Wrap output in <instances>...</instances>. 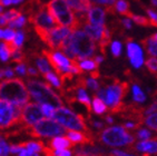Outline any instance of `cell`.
Masks as SVG:
<instances>
[{"label": "cell", "mask_w": 157, "mask_h": 156, "mask_svg": "<svg viewBox=\"0 0 157 156\" xmlns=\"http://www.w3.org/2000/svg\"><path fill=\"white\" fill-rule=\"evenodd\" d=\"M105 28H106L105 25H101V26H96V25L86 24L84 26V31L86 33H88L91 38L94 39L95 41L98 42L100 39H101V36H103Z\"/></svg>", "instance_id": "e0dca14e"}, {"label": "cell", "mask_w": 157, "mask_h": 156, "mask_svg": "<svg viewBox=\"0 0 157 156\" xmlns=\"http://www.w3.org/2000/svg\"><path fill=\"white\" fill-rule=\"evenodd\" d=\"M16 33L17 31H15L13 29H11V28H8V29L5 30V37H3V40L5 41H10V40H13L16 37Z\"/></svg>", "instance_id": "f35d334b"}, {"label": "cell", "mask_w": 157, "mask_h": 156, "mask_svg": "<svg viewBox=\"0 0 157 156\" xmlns=\"http://www.w3.org/2000/svg\"><path fill=\"white\" fill-rule=\"evenodd\" d=\"M2 8H3L2 6H0V14H1V11H2Z\"/></svg>", "instance_id": "91938a15"}, {"label": "cell", "mask_w": 157, "mask_h": 156, "mask_svg": "<svg viewBox=\"0 0 157 156\" xmlns=\"http://www.w3.org/2000/svg\"><path fill=\"white\" fill-rule=\"evenodd\" d=\"M126 48H127V56L130 59V64L135 68H140L142 65L144 64V57H143L142 48L137 45L136 42H134L132 38H127Z\"/></svg>", "instance_id": "7c38bea8"}, {"label": "cell", "mask_w": 157, "mask_h": 156, "mask_svg": "<svg viewBox=\"0 0 157 156\" xmlns=\"http://www.w3.org/2000/svg\"><path fill=\"white\" fill-rule=\"evenodd\" d=\"M142 45L145 48V50L147 51V54L151 57L157 58V41L154 40L151 37H147V38L143 39Z\"/></svg>", "instance_id": "d6986e66"}, {"label": "cell", "mask_w": 157, "mask_h": 156, "mask_svg": "<svg viewBox=\"0 0 157 156\" xmlns=\"http://www.w3.org/2000/svg\"><path fill=\"white\" fill-rule=\"evenodd\" d=\"M87 88H90L91 90H94V92H97V90L99 89L100 86H99V83L97 81V79L95 78H87Z\"/></svg>", "instance_id": "8d00e7d4"}, {"label": "cell", "mask_w": 157, "mask_h": 156, "mask_svg": "<svg viewBox=\"0 0 157 156\" xmlns=\"http://www.w3.org/2000/svg\"><path fill=\"white\" fill-rule=\"evenodd\" d=\"M76 156H78V155H76Z\"/></svg>", "instance_id": "94428289"}, {"label": "cell", "mask_w": 157, "mask_h": 156, "mask_svg": "<svg viewBox=\"0 0 157 156\" xmlns=\"http://www.w3.org/2000/svg\"><path fill=\"white\" fill-rule=\"evenodd\" d=\"M104 59H105V58L101 57V56H95V57H94V60L96 61L97 64H98V65H99V64L101 63V61H103Z\"/></svg>", "instance_id": "11a10c76"}, {"label": "cell", "mask_w": 157, "mask_h": 156, "mask_svg": "<svg viewBox=\"0 0 157 156\" xmlns=\"http://www.w3.org/2000/svg\"><path fill=\"white\" fill-rule=\"evenodd\" d=\"M127 18L132 19L134 22H136L139 26H143V27H151V19L146 18L144 16H139V15H135L133 12L130 11L128 15H127Z\"/></svg>", "instance_id": "cb8c5ba5"}, {"label": "cell", "mask_w": 157, "mask_h": 156, "mask_svg": "<svg viewBox=\"0 0 157 156\" xmlns=\"http://www.w3.org/2000/svg\"><path fill=\"white\" fill-rule=\"evenodd\" d=\"M127 150L130 153H139L140 156L157 155V137L139 141L136 145L127 147Z\"/></svg>", "instance_id": "8fae6325"}, {"label": "cell", "mask_w": 157, "mask_h": 156, "mask_svg": "<svg viewBox=\"0 0 157 156\" xmlns=\"http://www.w3.org/2000/svg\"><path fill=\"white\" fill-rule=\"evenodd\" d=\"M146 12L147 15L149 16V19H151V27H156L157 28V12L154 11V10L149 9V8H146Z\"/></svg>", "instance_id": "74e56055"}, {"label": "cell", "mask_w": 157, "mask_h": 156, "mask_svg": "<svg viewBox=\"0 0 157 156\" xmlns=\"http://www.w3.org/2000/svg\"><path fill=\"white\" fill-rule=\"evenodd\" d=\"M15 76V72L11 68H6L5 69V77L6 78H12Z\"/></svg>", "instance_id": "816d5d0a"}, {"label": "cell", "mask_w": 157, "mask_h": 156, "mask_svg": "<svg viewBox=\"0 0 157 156\" xmlns=\"http://www.w3.org/2000/svg\"><path fill=\"white\" fill-rule=\"evenodd\" d=\"M105 120L107 122V124H113V123H114V118H113L110 114L106 115V116H105Z\"/></svg>", "instance_id": "db71d44e"}, {"label": "cell", "mask_w": 157, "mask_h": 156, "mask_svg": "<svg viewBox=\"0 0 157 156\" xmlns=\"http://www.w3.org/2000/svg\"><path fill=\"white\" fill-rule=\"evenodd\" d=\"M24 40H25L24 33H22V31H17V33H16V37H15V42H16V45L18 46L19 48H21Z\"/></svg>", "instance_id": "b9f144b4"}, {"label": "cell", "mask_w": 157, "mask_h": 156, "mask_svg": "<svg viewBox=\"0 0 157 156\" xmlns=\"http://www.w3.org/2000/svg\"><path fill=\"white\" fill-rule=\"evenodd\" d=\"M5 26H8V20L6 19L5 15L0 14V27H5Z\"/></svg>", "instance_id": "f5cc1de1"}, {"label": "cell", "mask_w": 157, "mask_h": 156, "mask_svg": "<svg viewBox=\"0 0 157 156\" xmlns=\"http://www.w3.org/2000/svg\"><path fill=\"white\" fill-rule=\"evenodd\" d=\"M41 108H42V113H44V115L47 117H52V114H54L55 107H52V106L48 105V104H44V105H41Z\"/></svg>", "instance_id": "ab89813d"}, {"label": "cell", "mask_w": 157, "mask_h": 156, "mask_svg": "<svg viewBox=\"0 0 157 156\" xmlns=\"http://www.w3.org/2000/svg\"><path fill=\"white\" fill-rule=\"evenodd\" d=\"M135 137L139 141H145V139H148V138L151 137V132L149 129L146 128H139L138 131H136L135 133Z\"/></svg>", "instance_id": "4dcf8cb0"}, {"label": "cell", "mask_w": 157, "mask_h": 156, "mask_svg": "<svg viewBox=\"0 0 157 156\" xmlns=\"http://www.w3.org/2000/svg\"><path fill=\"white\" fill-rule=\"evenodd\" d=\"M24 131L27 132L28 135L33 138L55 137V136L63 135V134L67 133L66 128L63 125H60L55 119H50V118H44L33 126L25 125Z\"/></svg>", "instance_id": "ba28073f"}, {"label": "cell", "mask_w": 157, "mask_h": 156, "mask_svg": "<svg viewBox=\"0 0 157 156\" xmlns=\"http://www.w3.org/2000/svg\"><path fill=\"white\" fill-rule=\"evenodd\" d=\"M110 49H112V54L115 58H118L121 54V42L115 40V41L112 42V46H110Z\"/></svg>", "instance_id": "836d02e7"}, {"label": "cell", "mask_w": 157, "mask_h": 156, "mask_svg": "<svg viewBox=\"0 0 157 156\" xmlns=\"http://www.w3.org/2000/svg\"><path fill=\"white\" fill-rule=\"evenodd\" d=\"M29 90L20 78H8L0 83V100L25 106L29 102Z\"/></svg>", "instance_id": "7a4b0ae2"}, {"label": "cell", "mask_w": 157, "mask_h": 156, "mask_svg": "<svg viewBox=\"0 0 157 156\" xmlns=\"http://www.w3.org/2000/svg\"><path fill=\"white\" fill-rule=\"evenodd\" d=\"M145 66L147 67L148 72L157 77V58L156 57H148L145 60Z\"/></svg>", "instance_id": "f1b7e54d"}, {"label": "cell", "mask_w": 157, "mask_h": 156, "mask_svg": "<svg viewBox=\"0 0 157 156\" xmlns=\"http://www.w3.org/2000/svg\"><path fill=\"white\" fill-rule=\"evenodd\" d=\"M25 24H26V18H25L24 16H20L18 18L9 21V22H8V27L11 28V29L12 28H21V27H24Z\"/></svg>", "instance_id": "1f68e13d"}, {"label": "cell", "mask_w": 157, "mask_h": 156, "mask_svg": "<svg viewBox=\"0 0 157 156\" xmlns=\"http://www.w3.org/2000/svg\"><path fill=\"white\" fill-rule=\"evenodd\" d=\"M98 138L103 144L110 147L132 146L135 143V135L128 133L123 125L121 126H112L103 129L98 134Z\"/></svg>", "instance_id": "5b68a950"}, {"label": "cell", "mask_w": 157, "mask_h": 156, "mask_svg": "<svg viewBox=\"0 0 157 156\" xmlns=\"http://www.w3.org/2000/svg\"><path fill=\"white\" fill-rule=\"evenodd\" d=\"M115 9L119 15L126 16L130 12L129 10V2L127 0H117L115 3Z\"/></svg>", "instance_id": "d4e9b609"}, {"label": "cell", "mask_w": 157, "mask_h": 156, "mask_svg": "<svg viewBox=\"0 0 157 156\" xmlns=\"http://www.w3.org/2000/svg\"><path fill=\"white\" fill-rule=\"evenodd\" d=\"M70 45L76 54V60L82 61L94 56L96 51L95 40L82 30H76L71 33Z\"/></svg>", "instance_id": "52a82bcc"}, {"label": "cell", "mask_w": 157, "mask_h": 156, "mask_svg": "<svg viewBox=\"0 0 157 156\" xmlns=\"http://www.w3.org/2000/svg\"><path fill=\"white\" fill-rule=\"evenodd\" d=\"M33 57L36 59L37 68L39 69V72H41L42 75L46 74V72H50V67H49L50 64H48V61L44 58V56H40V55H38V54H33Z\"/></svg>", "instance_id": "603a6c76"}, {"label": "cell", "mask_w": 157, "mask_h": 156, "mask_svg": "<svg viewBox=\"0 0 157 156\" xmlns=\"http://www.w3.org/2000/svg\"><path fill=\"white\" fill-rule=\"evenodd\" d=\"M90 1L98 5H105L106 7H114L117 0H90Z\"/></svg>", "instance_id": "60d3db41"}, {"label": "cell", "mask_w": 157, "mask_h": 156, "mask_svg": "<svg viewBox=\"0 0 157 156\" xmlns=\"http://www.w3.org/2000/svg\"><path fill=\"white\" fill-rule=\"evenodd\" d=\"M151 38H153V39H154V40H156V41H157V33H154V35H151Z\"/></svg>", "instance_id": "680465c9"}, {"label": "cell", "mask_w": 157, "mask_h": 156, "mask_svg": "<svg viewBox=\"0 0 157 156\" xmlns=\"http://www.w3.org/2000/svg\"><path fill=\"white\" fill-rule=\"evenodd\" d=\"M75 14H88L93 7L90 0H66Z\"/></svg>", "instance_id": "2e32d148"}, {"label": "cell", "mask_w": 157, "mask_h": 156, "mask_svg": "<svg viewBox=\"0 0 157 156\" xmlns=\"http://www.w3.org/2000/svg\"><path fill=\"white\" fill-rule=\"evenodd\" d=\"M10 56H11V53H10L9 48L7 47L6 44L5 42L0 44V59L2 61H7Z\"/></svg>", "instance_id": "d6a6232c"}, {"label": "cell", "mask_w": 157, "mask_h": 156, "mask_svg": "<svg viewBox=\"0 0 157 156\" xmlns=\"http://www.w3.org/2000/svg\"><path fill=\"white\" fill-rule=\"evenodd\" d=\"M12 60L11 61H15V63H18V64H26V55L24 54V51L21 50V48H18L17 50L11 55Z\"/></svg>", "instance_id": "f546056e"}, {"label": "cell", "mask_w": 157, "mask_h": 156, "mask_svg": "<svg viewBox=\"0 0 157 156\" xmlns=\"http://www.w3.org/2000/svg\"><path fill=\"white\" fill-rule=\"evenodd\" d=\"M27 75L33 76V77H37V76H39V74H38V72H37L36 69H33V67H29V68H27Z\"/></svg>", "instance_id": "f907efd6"}, {"label": "cell", "mask_w": 157, "mask_h": 156, "mask_svg": "<svg viewBox=\"0 0 157 156\" xmlns=\"http://www.w3.org/2000/svg\"><path fill=\"white\" fill-rule=\"evenodd\" d=\"M24 150L22 147L20 146V145H15V144H12L10 145V153L11 154H17V153H20L21 150Z\"/></svg>", "instance_id": "7dc6e473"}, {"label": "cell", "mask_w": 157, "mask_h": 156, "mask_svg": "<svg viewBox=\"0 0 157 156\" xmlns=\"http://www.w3.org/2000/svg\"><path fill=\"white\" fill-rule=\"evenodd\" d=\"M151 3L153 5V7H157V0H151Z\"/></svg>", "instance_id": "6f0895ef"}, {"label": "cell", "mask_w": 157, "mask_h": 156, "mask_svg": "<svg viewBox=\"0 0 157 156\" xmlns=\"http://www.w3.org/2000/svg\"><path fill=\"white\" fill-rule=\"evenodd\" d=\"M52 118L69 131L84 132L87 134H93L90 128L86 125V118L80 114H75L74 111L66 107H59L55 109Z\"/></svg>", "instance_id": "8992f818"}, {"label": "cell", "mask_w": 157, "mask_h": 156, "mask_svg": "<svg viewBox=\"0 0 157 156\" xmlns=\"http://www.w3.org/2000/svg\"><path fill=\"white\" fill-rule=\"evenodd\" d=\"M48 146L55 150H68L75 147V143H73L67 136H55L48 142Z\"/></svg>", "instance_id": "9a60e30c"}, {"label": "cell", "mask_w": 157, "mask_h": 156, "mask_svg": "<svg viewBox=\"0 0 157 156\" xmlns=\"http://www.w3.org/2000/svg\"><path fill=\"white\" fill-rule=\"evenodd\" d=\"M10 153V146H8L5 139L0 137V156H8Z\"/></svg>", "instance_id": "d590c367"}, {"label": "cell", "mask_w": 157, "mask_h": 156, "mask_svg": "<svg viewBox=\"0 0 157 156\" xmlns=\"http://www.w3.org/2000/svg\"><path fill=\"white\" fill-rule=\"evenodd\" d=\"M133 98H134V100L136 103H138V104H142V103H144L146 100L145 94L143 93V90L140 89L139 85H137V84L133 85Z\"/></svg>", "instance_id": "4316f807"}, {"label": "cell", "mask_w": 157, "mask_h": 156, "mask_svg": "<svg viewBox=\"0 0 157 156\" xmlns=\"http://www.w3.org/2000/svg\"><path fill=\"white\" fill-rule=\"evenodd\" d=\"M110 41H112V31L106 26L103 36H101V39L98 41V48H99L100 53L104 55V57L106 56V50H107V47L110 44Z\"/></svg>", "instance_id": "ac0fdd59"}, {"label": "cell", "mask_w": 157, "mask_h": 156, "mask_svg": "<svg viewBox=\"0 0 157 156\" xmlns=\"http://www.w3.org/2000/svg\"><path fill=\"white\" fill-rule=\"evenodd\" d=\"M112 154L114 156H133V155H130V154L126 153V152H123V150H114L112 152Z\"/></svg>", "instance_id": "681fc988"}, {"label": "cell", "mask_w": 157, "mask_h": 156, "mask_svg": "<svg viewBox=\"0 0 157 156\" xmlns=\"http://www.w3.org/2000/svg\"><path fill=\"white\" fill-rule=\"evenodd\" d=\"M16 72L19 74L20 76H25L27 74V68H26V64H18L15 68Z\"/></svg>", "instance_id": "7bdbcfd3"}, {"label": "cell", "mask_w": 157, "mask_h": 156, "mask_svg": "<svg viewBox=\"0 0 157 156\" xmlns=\"http://www.w3.org/2000/svg\"><path fill=\"white\" fill-rule=\"evenodd\" d=\"M46 6L50 16L57 25L70 28L73 31L79 30L75 14L68 6L66 0H50Z\"/></svg>", "instance_id": "3957f363"}, {"label": "cell", "mask_w": 157, "mask_h": 156, "mask_svg": "<svg viewBox=\"0 0 157 156\" xmlns=\"http://www.w3.org/2000/svg\"><path fill=\"white\" fill-rule=\"evenodd\" d=\"M144 124H146V126L149 129H153L157 133V111H154L148 116H146Z\"/></svg>", "instance_id": "83f0119b"}, {"label": "cell", "mask_w": 157, "mask_h": 156, "mask_svg": "<svg viewBox=\"0 0 157 156\" xmlns=\"http://www.w3.org/2000/svg\"><path fill=\"white\" fill-rule=\"evenodd\" d=\"M79 65L82 70H87V72H94V70H98L99 68V65L93 59H84L79 61Z\"/></svg>", "instance_id": "484cf974"}, {"label": "cell", "mask_w": 157, "mask_h": 156, "mask_svg": "<svg viewBox=\"0 0 157 156\" xmlns=\"http://www.w3.org/2000/svg\"><path fill=\"white\" fill-rule=\"evenodd\" d=\"M42 76H44V78H45L46 80H48L54 87H56L58 90H60L61 94H63V83L60 81V78L57 77V76L55 75V74H52V72H46V74H44Z\"/></svg>", "instance_id": "7402d4cb"}, {"label": "cell", "mask_w": 157, "mask_h": 156, "mask_svg": "<svg viewBox=\"0 0 157 156\" xmlns=\"http://www.w3.org/2000/svg\"><path fill=\"white\" fill-rule=\"evenodd\" d=\"M42 116H44V113H42L41 106L38 105L37 103H28L22 109L21 120L25 125L33 126L42 119Z\"/></svg>", "instance_id": "30bf717a"}, {"label": "cell", "mask_w": 157, "mask_h": 156, "mask_svg": "<svg viewBox=\"0 0 157 156\" xmlns=\"http://www.w3.org/2000/svg\"><path fill=\"white\" fill-rule=\"evenodd\" d=\"M89 123L93 125V126L95 127V128H97V129H104V127H105V124L103 123V122H97V120H93L90 118L89 119Z\"/></svg>", "instance_id": "bcb514c9"}, {"label": "cell", "mask_w": 157, "mask_h": 156, "mask_svg": "<svg viewBox=\"0 0 157 156\" xmlns=\"http://www.w3.org/2000/svg\"><path fill=\"white\" fill-rule=\"evenodd\" d=\"M154 111H157V99L151 103L147 108H145V116H148V115L154 113Z\"/></svg>", "instance_id": "ee69618b"}, {"label": "cell", "mask_w": 157, "mask_h": 156, "mask_svg": "<svg viewBox=\"0 0 157 156\" xmlns=\"http://www.w3.org/2000/svg\"><path fill=\"white\" fill-rule=\"evenodd\" d=\"M121 26L125 28V29H132L133 27V24H132V20L129 18H124V19H121Z\"/></svg>", "instance_id": "f6af8a7d"}, {"label": "cell", "mask_w": 157, "mask_h": 156, "mask_svg": "<svg viewBox=\"0 0 157 156\" xmlns=\"http://www.w3.org/2000/svg\"><path fill=\"white\" fill-rule=\"evenodd\" d=\"M93 109H94L96 115H104L105 113L108 111L107 104L104 102L103 99L97 96L96 94H94V97H93Z\"/></svg>", "instance_id": "ffe728a7"}, {"label": "cell", "mask_w": 157, "mask_h": 156, "mask_svg": "<svg viewBox=\"0 0 157 156\" xmlns=\"http://www.w3.org/2000/svg\"><path fill=\"white\" fill-rule=\"evenodd\" d=\"M3 15H5V17H6L7 20H8V22L11 21V20H13V19H16V18H18V17H20V16H22L19 10H16V9L8 10V11H7L6 14H3Z\"/></svg>", "instance_id": "e575fe53"}, {"label": "cell", "mask_w": 157, "mask_h": 156, "mask_svg": "<svg viewBox=\"0 0 157 156\" xmlns=\"http://www.w3.org/2000/svg\"><path fill=\"white\" fill-rule=\"evenodd\" d=\"M67 137L75 144L82 145H95L96 138L94 134H87L84 132H77V131H68Z\"/></svg>", "instance_id": "4fadbf2b"}, {"label": "cell", "mask_w": 157, "mask_h": 156, "mask_svg": "<svg viewBox=\"0 0 157 156\" xmlns=\"http://www.w3.org/2000/svg\"><path fill=\"white\" fill-rule=\"evenodd\" d=\"M19 145H20L22 148L29 150H31V152H35V153L44 152V148H45V144H44L41 141H38V142H22V143H20Z\"/></svg>", "instance_id": "44dd1931"}, {"label": "cell", "mask_w": 157, "mask_h": 156, "mask_svg": "<svg viewBox=\"0 0 157 156\" xmlns=\"http://www.w3.org/2000/svg\"><path fill=\"white\" fill-rule=\"evenodd\" d=\"M129 92V83L121 81L117 78H113L112 83L105 87H100L97 90L96 95L101 98L109 106L108 114L119 115L125 109L126 104L123 99L127 96Z\"/></svg>", "instance_id": "6da1fadb"}, {"label": "cell", "mask_w": 157, "mask_h": 156, "mask_svg": "<svg viewBox=\"0 0 157 156\" xmlns=\"http://www.w3.org/2000/svg\"><path fill=\"white\" fill-rule=\"evenodd\" d=\"M3 37H5V30L0 29V40H1V39H3Z\"/></svg>", "instance_id": "9f6ffc18"}, {"label": "cell", "mask_w": 157, "mask_h": 156, "mask_svg": "<svg viewBox=\"0 0 157 156\" xmlns=\"http://www.w3.org/2000/svg\"><path fill=\"white\" fill-rule=\"evenodd\" d=\"M106 10L98 6H93L88 11V24L101 26L105 22Z\"/></svg>", "instance_id": "5bb4252c"}, {"label": "cell", "mask_w": 157, "mask_h": 156, "mask_svg": "<svg viewBox=\"0 0 157 156\" xmlns=\"http://www.w3.org/2000/svg\"><path fill=\"white\" fill-rule=\"evenodd\" d=\"M27 88L37 103H40L41 105L48 104L52 107L59 108L63 107V103L61 98L50 88V85L41 83L38 80H27Z\"/></svg>", "instance_id": "277c9868"}, {"label": "cell", "mask_w": 157, "mask_h": 156, "mask_svg": "<svg viewBox=\"0 0 157 156\" xmlns=\"http://www.w3.org/2000/svg\"><path fill=\"white\" fill-rule=\"evenodd\" d=\"M29 21L33 26L45 28V29H52L57 26V24L55 22L49 14L47 6H44V5L29 15Z\"/></svg>", "instance_id": "9c48e42d"}, {"label": "cell", "mask_w": 157, "mask_h": 156, "mask_svg": "<svg viewBox=\"0 0 157 156\" xmlns=\"http://www.w3.org/2000/svg\"><path fill=\"white\" fill-rule=\"evenodd\" d=\"M19 156H39V155H38V153H35V152H31V150L24 148V150L19 153Z\"/></svg>", "instance_id": "c3c4849f"}]
</instances>
